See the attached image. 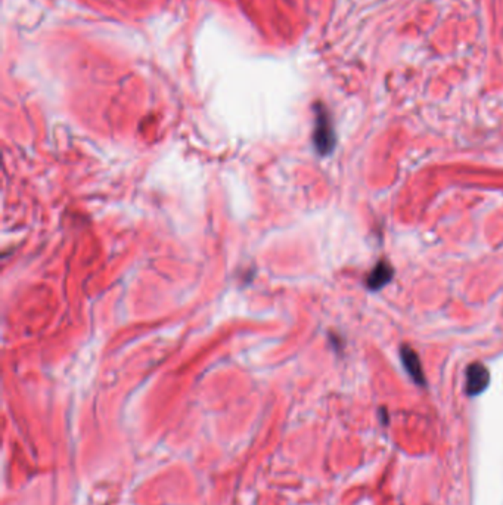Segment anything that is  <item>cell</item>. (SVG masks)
<instances>
[{"label":"cell","mask_w":503,"mask_h":505,"mask_svg":"<svg viewBox=\"0 0 503 505\" xmlns=\"http://www.w3.org/2000/svg\"><path fill=\"white\" fill-rule=\"evenodd\" d=\"M314 144L320 154H328L332 151L335 144L333 129L331 125V118L326 110L320 108L316 116V130H314Z\"/></svg>","instance_id":"obj_1"},{"label":"cell","mask_w":503,"mask_h":505,"mask_svg":"<svg viewBox=\"0 0 503 505\" xmlns=\"http://www.w3.org/2000/svg\"><path fill=\"white\" fill-rule=\"evenodd\" d=\"M490 382L489 370L480 362H474L466 370V392L469 396H477L483 393Z\"/></svg>","instance_id":"obj_2"},{"label":"cell","mask_w":503,"mask_h":505,"mask_svg":"<svg viewBox=\"0 0 503 505\" xmlns=\"http://www.w3.org/2000/svg\"><path fill=\"white\" fill-rule=\"evenodd\" d=\"M400 355H402V362L405 365L406 371L409 373V375L414 378L418 382V385H424L425 375H424L421 359H419L416 351L412 349L410 346H403Z\"/></svg>","instance_id":"obj_3"},{"label":"cell","mask_w":503,"mask_h":505,"mask_svg":"<svg viewBox=\"0 0 503 505\" xmlns=\"http://www.w3.org/2000/svg\"><path fill=\"white\" fill-rule=\"evenodd\" d=\"M393 273H394L393 268L387 262H384V260H381V262L374 268V270L369 275L368 287L371 289L383 288L384 285H387L391 281Z\"/></svg>","instance_id":"obj_4"}]
</instances>
